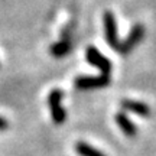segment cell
Segmentation results:
<instances>
[{"instance_id": "277c9868", "label": "cell", "mask_w": 156, "mask_h": 156, "mask_svg": "<svg viewBox=\"0 0 156 156\" xmlns=\"http://www.w3.org/2000/svg\"><path fill=\"white\" fill-rule=\"evenodd\" d=\"M85 59L88 61V64H91L93 67L97 68L101 74L110 75V73H112V69H113L112 61H110L108 58H106L97 48L88 46V48L85 49Z\"/></svg>"}, {"instance_id": "9c48e42d", "label": "cell", "mask_w": 156, "mask_h": 156, "mask_svg": "<svg viewBox=\"0 0 156 156\" xmlns=\"http://www.w3.org/2000/svg\"><path fill=\"white\" fill-rule=\"evenodd\" d=\"M75 152L80 156H106V153H103L101 151L93 147L91 145L85 143V142H78L75 145Z\"/></svg>"}, {"instance_id": "5b68a950", "label": "cell", "mask_w": 156, "mask_h": 156, "mask_svg": "<svg viewBox=\"0 0 156 156\" xmlns=\"http://www.w3.org/2000/svg\"><path fill=\"white\" fill-rule=\"evenodd\" d=\"M103 23H104V36H106L107 45L112 46L113 49H117L119 45H120V39H119L117 22H116V17H114V13L110 10L104 12Z\"/></svg>"}, {"instance_id": "7a4b0ae2", "label": "cell", "mask_w": 156, "mask_h": 156, "mask_svg": "<svg viewBox=\"0 0 156 156\" xmlns=\"http://www.w3.org/2000/svg\"><path fill=\"white\" fill-rule=\"evenodd\" d=\"M112 81L110 75L100 74V75H80L74 80V87L81 91H90V90H98L107 87Z\"/></svg>"}, {"instance_id": "3957f363", "label": "cell", "mask_w": 156, "mask_h": 156, "mask_svg": "<svg viewBox=\"0 0 156 156\" xmlns=\"http://www.w3.org/2000/svg\"><path fill=\"white\" fill-rule=\"evenodd\" d=\"M143 36H145V26L142 23H136V25H133V28L130 29L127 38L123 42H120V45H119V48L116 51L120 55H129L142 42Z\"/></svg>"}, {"instance_id": "6da1fadb", "label": "cell", "mask_w": 156, "mask_h": 156, "mask_svg": "<svg viewBox=\"0 0 156 156\" xmlns=\"http://www.w3.org/2000/svg\"><path fill=\"white\" fill-rule=\"evenodd\" d=\"M62 98H64V93L59 88L52 90L48 94V107H49L51 117L55 124H64L67 120V112L62 107Z\"/></svg>"}, {"instance_id": "8992f818", "label": "cell", "mask_w": 156, "mask_h": 156, "mask_svg": "<svg viewBox=\"0 0 156 156\" xmlns=\"http://www.w3.org/2000/svg\"><path fill=\"white\" fill-rule=\"evenodd\" d=\"M120 106L124 112L133 113L136 116L140 117H149L151 116V107L147 106L146 103H142V101H136V100H130V98H126L120 103Z\"/></svg>"}, {"instance_id": "52a82bcc", "label": "cell", "mask_w": 156, "mask_h": 156, "mask_svg": "<svg viewBox=\"0 0 156 156\" xmlns=\"http://www.w3.org/2000/svg\"><path fill=\"white\" fill-rule=\"evenodd\" d=\"M114 120H116V124L120 127V130H122L127 137H134V136L137 134V127H136V124L126 116V113L119 112L116 114V117H114Z\"/></svg>"}, {"instance_id": "ba28073f", "label": "cell", "mask_w": 156, "mask_h": 156, "mask_svg": "<svg viewBox=\"0 0 156 156\" xmlns=\"http://www.w3.org/2000/svg\"><path fill=\"white\" fill-rule=\"evenodd\" d=\"M73 49V41H68V39H59L58 42L51 45L49 48V54L54 58H64L67 56Z\"/></svg>"}, {"instance_id": "8fae6325", "label": "cell", "mask_w": 156, "mask_h": 156, "mask_svg": "<svg viewBox=\"0 0 156 156\" xmlns=\"http://www.w3.org/2000/svg\"><path fill=\"white\" fill-rule=\"evenodd\" d=\"M7 127H9V123H7V120H6V119H3V117H0V132H2V130H6Z\"/></svg>"}, {"instance_id": "30bf717a", "label": "cell", "mask_w": 156, "mask_h": 156, "mask_svg": "<svg viewBox=\"0 0 156 156\" xmlns=\"http://www.w3.org/2000/svg\"><path fill=\"white\" fill-rule=\"evenodd\" d=\"M74 25L73 23H68L65 28L62 29L61 32V39H68V41H71L73 39V30H74Z\"/></svg>"}]
</instances>
